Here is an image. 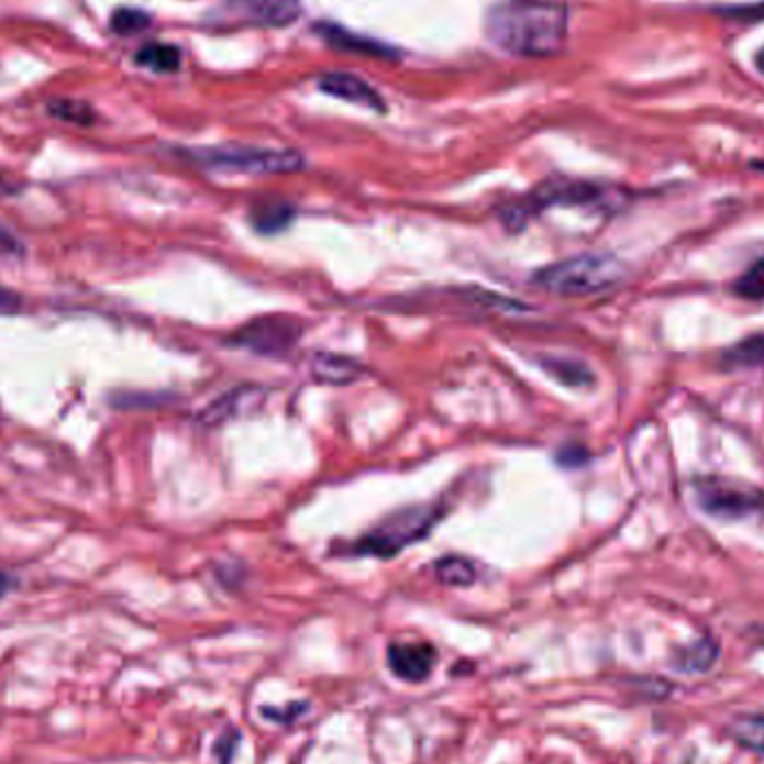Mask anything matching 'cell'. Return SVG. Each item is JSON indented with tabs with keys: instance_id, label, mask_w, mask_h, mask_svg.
Masks as SVG:
<instances>
[{
	"instance_id": "cell-20",
	"label": "cell",
	"mask_w": 764,
	"mask_h": 764,
	"mask_svg": "<svg viewBox=\"0 0 764 764\" xmlns=\"http://www.w3.org/2000/svg\"><path fill=\"white\" fill-rule=\"evenodd\" d=\"M733 294L744 300H764V257L753 262L733 283Z\"/></svg>"
},
{
	"instance_id": "cell-3",
	"label": "cell",
	"mask_w": 764,
	"mask_h": 764,
	"mask_svg": "<svg viewBox=\"0 0 764 764\" xmlns=\"http://www.w3.org/2000/svg\"><path fill=\"white\" fill-rule=\"evenodd\" d=\"M184 155L211 170L242 173V175H289L305 168V157L296 151L253 148V146H213L190 148Z\"/></svg>"
},
{
	"instance_id": "cell-26",
	"label": "cell",
	"mask_w": 764,
	"mask_h": 764,
	"mask_svg": "<svg viewBox=\"0 0 764 764\" xmlns=\"http://www.w3.org/2000/svg\"><path fill=\"white\" fill-rule=\"evenodd\" d=\"M0 253H5V255H16V253H21V242H19V237H16L3 222H0Z\"/></svg>"
},
{
	"instance_id": "cell-8",
	"label": "cell",
	"mask_w": 764,
	"mask_h": 764,
	"mask_svg": "<svg viewBox=\"0 0 764 764\" xmlns=\"http://www.w3.org/2000/svg\"><path fill=\"white\" fill-rule=\"evenodd\" d=\"M240 21L259 27H287L302 14L300 0H229Z\"/></svg>"
},
{
	"instance_id": "cell-15",
	"label": "cell",
	"mask_w": 764,
	"mask_h": 764,
	"mask_svg": "<svg viewBox=\"0 0 764 764\" xmlns=\"http://www.w3.org/2000/svg\"><path fill=\"white\" fill-rule=\"evenodd\" d=\"M722 365L729 369H749V367H764V335H751L722 356Z\"/></svg>"
},
{
	"instance_id": "cell-5",
	"label": "cell",
	"mask_w": 764,
	"mask_h": 764,
	"mask_svg": "<svg viewBox=\"0 0 764 764\" xmlns=\"http://www.w3.org/2000/svg\"><path fill=\"white\" fill-rule=\"evenodd\" d=\"M614 201V192L582 179H550L541 184L532 195H528L523 201L512 203L506 208L503 222L508 229H521L528 224V220L550 206H610Z\"/></svg>"
},
{
	"instance_id": "cell-28",
	"label": "cell",
	"mask_w": 764,
	"mask_h": 764,
	"mask_svg": "<svg viewBox=\"0 0 764 764\" xmlns=\"http://www.w3.org/2000/svg\"><path fill=\"white\" fill-rule=\"evenodd\" d=\"M12 588V579L5 575V573H0V599H3L8 595V590Z\"/></svg>"
},
{
	"instance_id": "cell-17",
	"label": "cell",
	"mask_w": 764,
	"mask_h": 764,
	"mask_svg": "<svg viewBox=\"0 0 764 764\" xmlns=\"http://www.w3.org/2000/svg\"><path fill=\"white\" fill-rule=\"evenodd\" d=\"M716 660H718V644L716 640L705 638L679 653L677 666L684 673H705L716 664Z\"/></svg>"
},
{
	"instance_id": "cell-25",
	"label": "cell",
	"mask_w": 764,
	"mask_h": 764,
	"mask_svg": "<svg viewBox=\"0 0 764 764\" xmlns=\"http://www.w3.org/2000/svg\"><path fill=\"white\" fill-rule=\"evenodd\" d=\"M557 461L564 467H579V465H584L588 461V452L584 447H579V445H568V447L560 450Z\"/></svg>"
},
{
	"instance_id": "cell-24",
	"label": "cell",
	"mask_w": 764,
	"mask_h": 764,
	"mask_svg": "<svg viewBox=\"0 0 764 764\" xmlns=\"http://www.w3.org/2000/svg\"><path fill=\"white\" fill-rule=\"evenodd\" d=\"M300 711H305L302 705H289L285 711H283V709H268V707H264V709H262V716L268 718V720H273V722L291 724V722L300 716Z\"/></svg>"
},
{
	"instance_id": "cell-21",
	"label": "cell",
	"mask_w": 764,
	"mask_h": 764,
	"mask_svg": "<svg viewBox=\"0 0 764 764\" xmlns=\"http://www.w3.org/2000/svg\"><path fill=\"white\" fill-rule=\"evenodd\" d=\"M151 25H153L151 14H146V12H142V10H132V8L117 10V12L112 14V21H110L112 32L119 34V36L142 34V32H146Z\"/></svg>"
},
{
	"instance_id": "cell-10",
	"label": "cell",
	"mask_w": 764,
	"mask_h": 764,
	"mask_svg": "<svg viewBox=\"0 0 764 764\" xmlns=\"http://www.w3.org/2000/svg\"><path fill=\"white\" fill-rule=\"evenodd\" d=\"M318 86L324 95H331L340 101H350V103L367 108V110L385 112V99L367 81L358 79L356 75L329 73L318 81Z\"/></svg>"
},
{
	"instance_id": "cell-19",
	"label": "cell",
	"mask_w": 764,
	"mask_h": 764,
	"mask_svg": "<svg viewBox=\"0 0 764 764\" xmlns=\"http://www.w3.org/2000/svg\"><path fill=\"white\" fill-rule=\"evenodd\" d=\"M729 733L738 744L764 753V716H740L731 722Z\"/></svg>"
},
{
	"instance_id": "cell-12",
	"label": "cell",
	"mask_w": 764,
	"mask_h": 764,
	"mask_svg": "<svg viewBox=\"0 0 764 764\" xmlns=\"http://www.w3.org/2000/svg\"><path fill=\"white\" fill-rule=\"evenodd\" d=\"M311 376L322 385L344 387L361 380L365 376V367L350 356L318 352L311 358Z\"/></svg>"
},
{
	"instance_id": "cell-1",
	"label": "cell",
	"mask_w": 764,
	"mask_h": 764,
	"mask_svg": "<svg viewBox=\"0 0 764 764\" xmlns=\"http://www.w3.org/2000/svg\"><path fill=\"white\" fill-rule=\"evenodd\" d=\"M488 38L514 56H552L568 36V10L554 0H501L485 21Z\"/></svg>"
},
{
	"instance_id": "cell-27",
	"label": "cell",
	"mask_w": 764,
	"mask_h": 764,
	"mask_svg": "<svg viewBox=\"0 0 764 764\" xmlns=\"http://www.w3.org/2000/svg\"><path fill=\"white\" fill-rule=\"evenodd\" d=\"M19 309H21V298L14 291L0 287V315L19 313Z\"/></svg>"
},
{
	"instance_id": "cell-16",
	"label": "cell",
	"mask_w": 764,
	"mask_h": 764,
	"mask_svg": "<svg viewBox=\"0 0 764 764\" xmlns=\"http://www.w3.org/2000/svg\"><path fill=\"white\" fill-rule=\"evenodd\" d=\"M541 367L554 378L560 380L562 385L568 387H588L593 385V372L575 361H566V358H543Z\"/></svg>"
},
{
	"instance_id": "cell-14",
	"label": "cell",
	"mask_w": 764,
	"mask_h": 764,
	"mask_svg": "<svg viewBox=\"0 0 764 764\" xmlns=\"http://www.w3.org/2000/svg\"><path fill=\"white\" fill-rule=\"evenodd\" d=\"M136 63L153 69V73L170 75V73H177V69H179L181 54H179V49L175 45L151 43V45H144L142 49L136 52Z\"/></svg>"
},
{
	"instance_id": "cell-7",
	"label": "cell",
	"mask_w": 764,
	"mask_h": 764,
	"mask_svg": "<svg viewBox=\"0 0 764 764\" xmlns=\"http://www.w3.org/2000/svg\"><path fill=\"white\" fill-rule=\"evenodd\" d=\"M698 499L709 514L720 519H740L764 508V495L746 485L720 478L698 480Z\"/></svg>"
},
{
	"instance_id": "cell-13",
	"label": "cell",
	"mask_w": 764,
	"mask_h": 764,
	"mask_svg": "<svg viewBox=\"0 0 764 764\" xmlns=\"http://www.w3.org/2000/svg\"><path fill=\"white\" fill-rule=\"evenodd\" d=\"M294 208L285 201H266V203H257L251 213V222L253 229L259 231L262 235H275L285 231L291 220H294Z\"/></svg>"
},
{
	"instance_id": "cell-4",
	"label": "cell",
	"mask_w": 764,
	"mask_h": 764,
	"mask_svg": "<svg viewBox=\"0 0 764 764\" xmlns=\"http://www.w3.org/2000/svg\"><path fill=\"white\" fill-rule=\"evenodd\" d=\"M439 521L436 506H416L405 508L387 519H383L369 534L358 539L352 545L354 554H365V557L391 560L405 547L419 543L430 534V530Z\"/></svg>"
},
{
	"instance_id": "cell-2",
	"label": "cell",
	"mask_w": 764,
	"mask_h": 764,
	"mask_svg": "<svg viewBox=\"0 0 764 764\" xmlns=\"http://www.w3.org/2000/svg\"><path fill=\"white\" fill-rule=\"evenodd\" d=\"M623 277L627 268L612 255H577L534 270L532 285L552 296L582 298L608 291Z\"/></svg>"
},
{
	"instance_id": "cell-30",
	"label": "cell",
	"mask_w": 764,
	"mask_h": 764,
	"mask_svg": "<svg viewBox=\"0 0 764 764\" xmlns=\"http://www.w3.org/2000/svg\"><path fill=\"white\" fill-rule=\"evenodd\" d=\"M755 63H757V67H760V73L764 75V47L757 52V56H755Z\"/></svg>"
},
{
	"instance_id": "cell-11",
	"label": "cell",
	"mask_w": 764,
	"mask_h": 764,
	"mask_svg": "<svg viewBox=\"0 0 764 764\" xmlns=\"http://www.w3.org/2000/svg\"><path fill=\"white\" fill-rule=\"evenodd\" d=\"M315 32L326 45H331L340 52L363 54V56H374V58H396L398 56L394 47H389L376 38L361 36L356 32H350V30H344V27L333 25V23H318Z\"/></svg>"
},
{
	"instance_id": "cell-29",
	"label": "cell",
	"mask_w": 764,
	"mask_h": 764,
	"mask_svg": "<svg viewBox=\"0 0 764 764\" xmlns=\"http://www.w3.org/2000/svg\"><path fill=\"white\" fill-rule=\"evenodd\" d=\"M10 192H14V186H12L10 181H5L3 177H0V197H3V195H10Z\"/></svg>"
},
{
	"instance_id": "cell-9",
	"label": "cell",
	"mask_w": 764,
	"mask_h": 764,
	"mask_svg": "<svg viewBox=\"0 0 764 764\" xmlns=\"http://www.w3.org/2000/svg\"><path fill=\"white\" fill-rule=\"evenodd\" d=\"M391 673L402 682H425L436 664V651L430 644H391L387 651Z\"/></svg>"
},
{
	"instance_id": "cell-22",
	"label": "cell",
	"mask_w": 764,
	"mask_h": 764,
	"mask_svg": "<svg viewBox=\"0 0 764 764\" xmlns=\"http://www.w3.org/2000/svg\"><path fill=\"white\" fill-rule=\"evenodd\" d=\"M47 110L52 117L67 123H77V125H92L97 117L95 110L81 101H52Z\"/></svg>"
},
{
	"instance_id": "cell-6",
	"label": "cell",
	"mask_w": 764,
	"mask_h": 764,
	"mask_svg": "<svg viewBox=\"0 0 764 764\" xmlns=\"http://www.w3.org/2000/svg\"><path fill=\"white\" fill-rule=\"evenodd\" d=\"M305 326L291 315H262L235 331L233 344L259 356H285L300 342Z\"/></svg>"
},
{
	"instance_id": "cell-23",
	"label": "cell",
	"mask_w": 764,
	"mask_h": 764,
	"mask_svg": "<svg viewBox=\"0 0 764 764\" xmlns=\"http://www.w3.org/2000/svg\"><path fill=\"white\" fill-rule=\"evenodd\" d=\"M720 12L727 14V19H733V21H764V3H757V5H735V8L720 10Z\"/></svg>"
},
{
	"instance_id": "cell-18",
	"label": "cell",
	"mask_w": 764,
	"mask_h": 764,
	"mask_svg": "<svg viewBox=\"0 0 764 764\" xmlns=\"http://www.w3.org/2000/svg\"><path fill=\"white\" fill-rule=\"evenodd\" d=\"M434 571H436L439 582L445 586L463 588V586H472L476 582V568L465 557H443L441 562H436Z\"/></svg>"
}]
</instances>
